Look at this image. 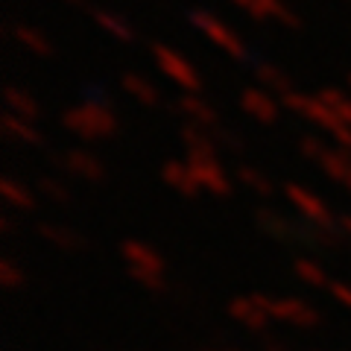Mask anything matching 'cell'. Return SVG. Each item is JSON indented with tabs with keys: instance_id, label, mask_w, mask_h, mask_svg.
Wrapping results in <instances>:
<instances>
[{
	"instance_id": "cell-1",
	"label": "cell",
	"mask_w": 351,
	"mask_h": 351,
	"mask_svg": "<svg viewBox=\"0 0 351 351\" xmlns=\"http://www.w3.org/2000/svg\"><path fill=\"white\" fill-rule=\"evenodd\" d=\"M269 307V316L276 322H284L290 328H304V331H313V328L322 325V313L319 307L304 302V299H295V295H284V299H267Z\"/></svg>"
},
{
	"instance_id": "cell-2",
	"label": "cell",
	"mask_w": 351,
	"mask_h": 351,
	"mask_svg": "<svg viewBox=\"0 0 351 351\" xmlns=\"http://www.w3.org/2000/svg\"><path fill=\"white\" fill-rule=\"evenodd\" d=\"M267 299H269V295H263V293L234 295V299L228 302V316H232L234 322H240L243 328H249V331L263 334L269 328V322H272Z\"/></svg>"
},
{
	"instance_id": "cell-11",
	"label": "cell",
	"mask_w": 351,
	"mask_h": 351,
	"mask_svg": "<svg viewBox=\"0 0 351 351\" xmlns=\"http://www.w3.org/2000/svg\"><path fill=\"white\" fill-rule=\"evenodd\" d=\"M68 170L76 173V176H82V179H88V182H100L103 179L100 161H94L91 156H82V152H71L68 156Z\"/></svg>"
},
{
	"instance_id": "cell-10",
	"label": "cell",
	"mask_w": 351,
	"mask_h": 351,
	"mask_svg": "<svg viewBox=\"0 0 351 351\" xmlns=\"http://www.w3.org/2000/svg\"><path fill=\"white\" fill-rule=\"evenodd\" d=\"M0 193H3V199L9 208H15V211H32L36 208V199H32V193L24 188V184H18V182H3L0 184Z\"/></svg>"
},
{
	"instance_id": "cell-4",
	"label": "cell",
	"mask_w": 351,
	"mask_h": 351,
	"mask_svg": "<svg viewBox=\"0 0 351 351\" xmlns=\"http://www.w3.org/2000/svg\"><path fill=\"white\" fill-rule=\"evenodd\" d=\"M120 258L126 261V269H147V272H164L167 263H164L161 252L156 246L144 243L138 237H126L120 243Z\"/></svg>"
},
{
	"instance_id": "cell-18",
	"label": "cell",
	"mask_w": 351,
	"mask_h": 351,
	"mask_svg": "<svg viewBox=\"0 0 351 351\" xmlns=\"http://www.w3.org/2000/svg\"><path fill=\"white\" fill-rule=\"evenodd\" d=\"M261 351H293L287 343H281V339H263V346H261Z\"/></svg>"
},
{
	"instance_id": "cell-6",
	"label": "cell",
	"mask_w": 351,
	"mask_h": 351,
	"mask_svg": "<svg viewBox=\"0 0 351 351\" xmlns=\"http://www.w3.org/2000/svg\"><path fill=\"white\" fill-rule=\"evenodd\" d=\"M36 232L41 240H47V243H53L56 249L62 252H82L88 249V237L80 234L76 228H68V226H59V223H38Z\"/></svg>"
},
{
	"instance_id": "cell-13",
	"label": "cell",
	"mask_w": 351,
	"mask_h": 351,
	"mask_svg": "<svg viewBox=\"0 0 351 351\" xmlns=\"http://www.w3.org/2000/svg\"><path fill=\"white\" fill-rule=\"evenodd\" d=\"M322 164H325V173L331 176L334 182L346 184V188L351 191V158H343V156H325Z\"/></svg>"
},
{
	"instance_id": "cell-15",
	"label": "cell",
	"mask_w": 351,
	"mask_h": 351,
	"mask_svg": "<svg viewBox=\"0 0 351 351\" xmlns=\"http://www.w3.org/2000/svg\"><path fill=\"white\" fill-rule=\"evenodd\" d=\"M240 182H243L246 188H252L255 193H261V196H269L272 193L269 179H267V176H261V173H255L252 167H240Z\"/></svg>"
},
{
	"instance_id": "cell-3",
	"label": "cell",
	"mask_w": 351,
	"mask_h": 351,
	"mask_svg": "<svg viewBox=\"0 0 351 351\" xmlns=\"http://www.w3.org/2000/svg\"><path fill=\"white\" fill-rule=\"evenodd\" d=\"M287 199L290 205L304 217L307 226H319V228H339V217L328 211V205L316 196L313 191L302 188V184H287Z\"/></svg>"
},
{
	"instance_id": "cell-7",
	"label": "cell",
	"mask_w": 351,
	"mask_h": 351,
	"mask_svg": "<svg viewBox=\"0 0 351 351\" xmlns=\"http://www.w3.org/2000/svg\"><path fill=\"white\" fill-rule=\"evenodd\" d=\"M255 223L261 226L263 234H269L276 240H284V243H299V228L302 226L290 223L287 217H281L278 211H272V208H258Z\"/></svg>"
},
{
	"instance_id": "cell-16",
	"label": "cell",
	"mask_w": 351,
	"mask_h": 351,
	"mask_svg": "<svg viewBox=\"0 0 351 351\" xmlns=\"http://www.w3.org/2000/svg\"><path fill=\"white\" fill-rule=\"evenodd\" d=\"M38 188H41V193L47 196V199H53V202H68V199H71V191L62 188V184L53 182V179H44Z\"/></svg>"
},
{
	"instance_id": "cell-17",
	"label": "cell",
	"mask_w": 351,
	"mask_h": 351,
	"mask_svg": "<svg viewBox=\"0 0 351 351\" xmlns=\"http://www.w3.org/2000/svg\"><path fill=\"white\" fill-rule=\"evenodd\" d=\"M328 293H331V299L337 304H343L346 311H351V281H331Z\"/></svg>"
},
{
	"instance_id": "cell-5",
	"label": "cell",
	"mask_w": 351,
	"mask_h": 351,
	"mask_svg": "<svg viewBox=\"0 0 351 351\" xmlns=\"http://www.w3.org/2000/svg\"><path fill=\"white\" fill-rule=\"evenodd\" d=\"M191 170L196 176V184L205 188V191H211L214 196H228L232 193V184H228L226 173L211 161L208 152H193L191 156Z\"/></svg>"
},
{
	"instance_id": "cell-20",
	"label": "cell",
	"mask_w": 351,
	"mask_h": 351,
	"mask_svg": "<svg viewBox=\"0 0 351 351\" xmlns=\"http://www.w3.org/2000/svg\"><path fill=\"white\" fill-rule=\"evenodd\" d=\"M226 351H234V348H226Z\"/></svg>"
},
{
	"instance_id": "cell-12",
	"label": "cell",
	"mask_w": 351,
	"mask_h": 351,
	"mask_svg": "<svg viewBox=\"0 0 351 351\" xmlns=\"http://www.w3.org/2000/svg\"><path fill=\"white\" fill-rule=\"evenodd\" d=\"M27 284V276H24V269L18 267V263L12 258H0V287L3 290H21Z\"/></svg>"
},
{
	"instance_id": "cell-9",
	"label": "cell",
	"mask_w": 351,
	"mask_h": 351,
	"mask_svg": "<svg viewBox=\"0 0 351 351\" xmlns=\"http://www.w3.org/2000/svg\"><path fill=\"white\" fill-rule=\"evenodd\" d=\"M164 179H167V184H173L179 193H188V196H193L196 188H199L193 170L184 167V164H167V167H164Z\"/></svg>"
},
{
	"instance_id": "cell-8",
	"label": "cell",
	"mask_w": 351,
	"mask_h": 351,
	"mask_svg": "<svg viewBox=\"0 0 351 351\" xmlns=\"http://www.w3.org/2000/svg\"><path fill=\"white\" fill-rule=\"evenodd\" d=\"M293 276L302 284H307V287H331V278H328L325 267L313 258H295L293 261Z\"/></svg>"
},
{
	"instance_id": "cell-19",
	"label": "cell",
	"mask_w": 351,
	"mask_h": 351,
	"mask_svg": "<svg viewBox=\"0 0 351 351\" xmlns=\"http://www.w3.org/2000/svg\"><path fill=\"white\" fill-rule=\"evenodd\" d=\"M339 228H343L346 240H351V214H343V217H339Z\"/></svg>"
},
{
	"instance_id": "cell-14",
	"label": "cell",
	"mask_w": 351,
	"mask_h": 351,
	"mask_svg": "<svg viewBox=\"0 0 351 351\" xmlns=\"http://www.w3.org/2000/svg\"><path fill=\"white\" fill-rule=\"evenodd\" d=\"M129 276L132 281H138L144 290L149 293H167L170 290V284L167 278H164V272H147V269H129Z\"/></svg>"
}]
</instances>
